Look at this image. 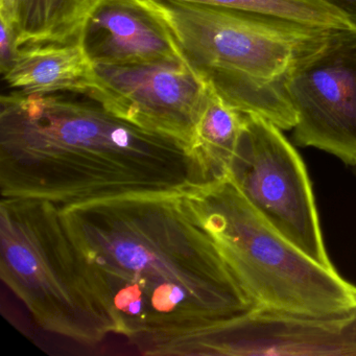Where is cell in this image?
<instances>
[{
    "mask_svg": "<svg viewBox=\"0 0 356 356\" xmlns=\"http://www.w3.org/2000/svg\"><path fill=\"white\" fill-rule=\"evenodd\" d=\"M61 216L115 333L145 354L165 355L254 307L183 193L102 200Z\"/></svg>",
    "mask_w": 356,
    "mask_h": 356,
    "instance_id": "obj_1",
    "label": "cell"
},
{
    "mask_svg": "<svg viewBox=\"0 0 356 356\" xmlns=\"http://www.w3.org/2000/svg\"><path fill=\"white\" fill-rule=\"evenodd\" d=\"M0 105L3 199L42 200L61 210L204 184L191 145L139 128L87 95L12 92Z\"/></svg>",
    "mask_w": 356,
    "mask_h": 356,
    "instance_id": "obj_2",
    "label": "cell"
},
{
    "mask_svg": "<svg viewBox=\"0 0 356 356\" xmlns=\"http://www.w3.org/2000/svg\"><path fill=\"white\" fill-rule=\"evenodd\" d=\"M145 1L165 22L183 61L210 90L243 113L293 130L289 78L337 31L200 3Z\"/></svg>",
    "mask_w": 356,
    "mask_h": 356,
    "instance_id": "obj_3",
    "label": "cell"
},
{
    "mask_svg": "<svg viewBox=\"0 0 356 356\" xmlns=\"http://www.w3.org/2000/svg\"><path fill=\"white\" fill-rule=\"evenodd\" d=\"M183 197L254 307L318 316L356 309L355 285L287 241L228 177L193 185Z\"/></svg>",
    "mask_w": 356,
    "mask_h": 356,
    "instance_id": "obj_4",
    "label": "cell"
},
{
    "mask_svg": "<svg viewBox=\"0 0 356 356\" xmlns=\"http://www.w3.org/2000/svg\"><path fill=\"white\" fill-rule=\"evenodd\" d=\"M0 275L45 330L87 345L115 333L54 204L1 197Z\"/></svg>",
    "mask_w": 356,
    "mask_h": 356,
    "instance_id": "obj_5",
    "label": "cell"
},
{
    "mask_svg": "<svg viewBox=\"0 0 356 356\" xmlns=\"http://www.w3.org/2000/svg\"><path fill=\"white\" fill-rule=\"evenodd\" d=\"M228 178L287 241L321 266L334 270L305 164L280 128L261 116L245 113Z\"/></svg>",
    "mask_w": 356,
    "mask_h": 356,
    "instance_id": "obj_6",
    "label": "cell"
},
{
    "mask_svg": "<svg viewBox=\"0 0 356 356\" xmlns=\"http://www.w3.org/2000/svg\"><path fill=\"white\" fill-rule=\"evenodd\" d=\"M287 92L296 145L356 165V31H337L293 70Z\"/></svg>",
    "mask_w": 356,
    "mask_h": 356,
    "instance_id": "obj_7",
    "label": "cell"
},
{
    "mask_svg": "<svg viewBox=\"0 0 356 356\" xmlns=\"http://www.w3.org/2000/svg\"><path fill=\"white\" fill-rule=\"evenodd\" d=\"M91 99L118 118L191 145L208 88L183 61L95 65Z\"/></svg>",
    "mask_w": 356,
    "mask_h": 356,
    "instance_id": "obj_8",
    "label": "cell"
},
{
    "mask_svg": "<svg viewBox=\"0 0 356 356\" xmlns=\"http://www.w3.org/2000/svg\"><path fill=\"white\" fill-rule=\"evenodd\" d=\"M356 355V309L307 316L252 308L172 345L166 355Z\"/></svg>",
    "mask_w": 356,
    "mask_h": 356,
    "instance_id": "obj_9",
    "label": "cell"
},
{
    "mask_svg": "<svg viewBox=\"0 0 356 356\" xmlns=\"http://www.w3.org/2000/svg\"><path fill=\"white\" fill-rule=\"evenodd\" d=\"M80 43L93 65L183 61L165 22L145 0H95Z\"/></svg>",
    "mask_w": 356,
    "mask_h": 356,
    "instance_id": "obj_10",
    "label": "cell"
},
{
    "mask_svg": "<svg viewBox=\"0 0 356 356\" xmlns=\"http://www.w3.org/2000/svg\"><path fill=\"white\" fill-rule=\"evenodd\" d=\"M3 76L13 92L22 95L91 97L97 87L95 65L81 43L24 45Z\"/></svg>",
    "mask_w": 356,
    "mask_h": 356,
    "instance_id": "obj_11",
    "label": "cell"
},
{
    "mask_svg": "<svg viewBox=\"0 0 356 356\" xmlns=\"http://www.w3.org/2000/svg\"><path fill=\"white\" fill-rule=\"evenodd\" d=\"M243 122L245 113L225 103L208 88L205 106L191 145L204 184L228 177Z\"/></svg>",
    "mask_w": 356,
    "mask_h": 356,
    "instance_id": "obj_12",
    "label": "cell"
},
{
    "mask_svg": "<svg viewBox=\"0 0 356 356\" xmlns=\"http://www.w3.org/2000/svg\"><path fill=\"white\" fill-rule=\"evenodd\" d=\"M95 0H14L12 28L18 45L80 43Z\"/></svg>",
    "mask_w": 356,
    "mask_h": 356,
    "instance_id": "obj_13",
    "label": "cell"
},
{
    "mask_svg": "<svg viewBox=\"0 0 356 356\" xmlns=\"http://www.w3.org/2000/svg\"><path fill=\"white\" fill-rule=\"evenodd\" d=\"M238 10L332 31H356L345 15L322 0H159Z\"/></svg>",
    "mask_w": 356,
    "mask_h": 356,
    "instance_id": "obj_14",
    "label": "cell"
},
{
    "mask_svg": "<svg viewBox=\"0 0 356 356\" xmlns=\"http://www.w3.org/2000/svg\"><path fill=\"white\" fill-rule=\"evenodd\" d=\"M0 70L5 74L17 57L18 45L15 31L5 20L0 19Z\"/></svg>",
    "mask_w": 356,
    "mask_h": 356,
    "instance_id": "obj_15",
    "label": "cell"
},
{
    "mask_svg": "<svg viewBox=\"0 0 356 356\" xmlns=\"http://www.w3.org/2000/svg\"><path fill=\"white\" fill-rule=\"evenodd\" d=\"M346 16L356 30V0H322Z\"/></svg>",
    "mask_w": 356,
    "mask_h": 356,
    "instance_id": "obj_16",
    "label": "cell"
},
{
    "mask_svg": "<svg viewBox=\"0 0 356 356\" xmlns=\"http://www.w3.org/2000/svg\"><path fill=\"white\" fill-rule=\"evenodd\" d=\"M14 0H0V19L11 24L13 22Z\"/></svg>",
    "mask_w": 356,
    "mask_h": 356,
    "instance_id": "obj_17",
    "label": "cell"
},
{
    "mask_svg": "<svg viewBox=\"0 0 356 356\" xmlns=\"http://www.w3.org/2000/svg\"><path fill=\"white\" fill-rule=\"evenodd\" d=\"M353 168H354V172H355V174H356V165L353 166Z\"/></svg>",
    "mask_w": 356,
    "mask_h": 356,
    "instance_id": "obj_18",
    "label": "cell"
}]
</instances>
